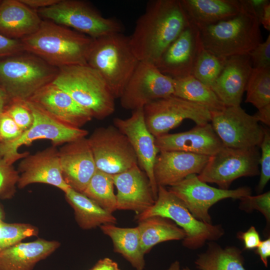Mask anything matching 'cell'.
Wrapping results in <instances>:
<instances>
[{
    "label": "cell",
    "instance_id": "cell-1",
    "mask_svg": "<svg viewBox=\"0 0 270 270\" xmlns=\"http://www.w3.org/2000/svg\"><path fill=\"white\" fill-rule=\"evenodd\" d=\"M190 24L180 0H150L129 36L130 46L140 62L154 64Z\"/></svg>",
    "mask_w": 270,
    "mask_h": 270
},
{
    "label": "cell",
    "instance_id": "cell-2",
    "mask_svg": "<svg viewBox=\"0 0 270 270\" xmlns=\"http://www.w3.org/2000/svg\"><path fill=\"white\" fill-rule=\"evenodd\" d=\"M94 38L48 20L34 33L20 40L24 51L58 68L86 64Z\"/></svg>",
    "mask_w": 270,
    "mask_h": 270
},
{
    "label": "cell",
    "instance_id": "cell-3",
    "mask_svg": "<svg viewBox=\"0 0 270 270\" xmlns=\"http://www.w3.org/2000/svg\"><path fill=\"white\" fill-rule=\"evenodd\" d=\"M244 6V9L234 16L198 28L204 48L227 58L248 54L262 42L258 18Z\"/></svg>",
    "mask_w": 270,
    "mask_h": 270
},
{
    "label": "cell",
    "instance_id": "cell-4",
    "mask_svg": "<svg viewBox=\"0 0 270 270\" xmlns=\"http://www.w3.org/2000/svg\"><path fill=\"white\" fill-rule=\"evenodd\" d=\"M68 93L92 118L104 119L115 110V98L106 82L88 64H76L58 68L52 82Z\"/></svg>",
    "mask_w": 270,
    "mask_h": 270
},
{
    "label": "cell",
    "instance_id": "cell-5",
    "mask_svg": "<svg viewBox=\"0 0 270 270\" xmlns=\"http://www.w3.org/2000/svg\"><path fill=\"white\" fill-rule=\"evenodd\" d=\"M140 61L129 36L115 33L94 40L87 64L103 78L115 98H120Z\"/></svg>",
    "mask_w": 270,
    "mask_h": 270
},
{
    "label": "cell",
    "instance_id": "cell-6",
    "mask_svg": "<svg viewBox=\"0 0 270 270\" xmlns=\"http://www.w3.org/2000/svg\"><path fill=\"white\" fill-rule=\"evenodd\" d=\"M0 60V86L10 100H26L52 82L58 68L28 52Z\"/></svg>",
    "mask_w": 270,
    "mask_h": 270
},
{
    "label": "cell",
    "instance_id": "cell-7",
    "mask_svg": "<svg viewBox=\"0 0 270 270\" xmlns=\"http://www.w3.org/2000/svg\"><path fill=\"white\" fill-rule=\"evenodd\" d=\"M153 216L168 218L182 228L186 234L183 245L191 250L201 248L208 240H217L224 234L221 225L207 224L196 218L178 197L162 186H158L154 204L136 214L135 220L138 222Z\"/></svg>",
    "mask_w": 270,
    "mask_h": 270
},
{
    "label": "cell",
    "instance_id": "cell-8",
    "mask_svg": "<svg viewBox=\"0 0 270 270\" xmlns=\"http://www.w3.org/2000/svg\"><path fill=\"white\" fill-rule=\"evenodd\" d=\"M42 18L64 26L94 39L122 32L118 20L106 18L87 2L79 0H60L47 8L37 10Z\"/></svg>",
    "mask_w": 270,
    "mask_h": 270
},
{
    "label": "cell",
    "instance_id": "cell-9",
    "mask_svg": "<svg viewBox=\"0 0 270 270\" xmlns=\"http://www.w3.org/2000/svg\"><path fill=\"white\" fill-rule=\"evenodd\" d=\"M25 102L32 113L34 122L32 126L14 140L0 144V156L8 164L12 165L30 154L28 152H19L18 148L23 145L29 146L34 140H48L56 146L88 134L86 130L60 122L30 100Z\"/></svg>",
    "mask_w": 270,
    "mask_h": 270
},
{
    "label": "cell",
    "instance_id": "cell-10",
    "mask_svg": "<svg viewBox=\"0 0 270 270\" xmlns=\"http://www.w3.org/2000/svg\"><path fill=\"white\" fill-rule=\"evenodd\" d=\"M260 154L258 147L238 149L223 146L210 156L198 177L204 182L216 184L220 188L228 190L240 178L260 174Z\"/></svg>",
    "mask_w": 270,
    "mask_h": 270
},
{
    "label": "cell",
    "instance_id": "cell-11",
    "mask_svg": "<svg viewBox=\"0 0 270 270\" xmlns=\"http://www.w3.org/2000/svg\"><path fill=\"white\" fill-rule=\"evenodd\" d=\"M146 126L154 138L168 134L184 120L196 125L210 122V112L206 108L171 95L155 100L143 108Z\"/></svg>",
    "mask_w": 270,
    "mask_h": 270
},
{
    "label": "cell",
    "instance_id": "cell-12",
    "mask_svg": "<svg viewBox=\"0 0 270 270\" xmlns=\"http://www.w3.org/2000/svg\"><path fill=\"white\" fill-rule=\"evenodd\" d=\"M88 140L97 170L114 175L138 165L128 140L114 125L96 128Z\"/></svg>",
    "mask_w": 270,
    "mask_h": 270
},
{
    "label": "cell",
    "instance_id": "cell-13",
    "mask_svg": "<svg viewBox=\"0 0 270 270\" xmlns=\"http://www.w3.org/2000/svg\"><path fill=\"white\" fill-rule=\"evenodd\" d=\"M210 114V124L224 146L246 149L260 144L264 128L240 106H226Z\"/></svg>",
    "mask_w": 270,
    "mask_h": 270
},
{
    "label": "cell",
    "instance_id": "cell-14",
    "mask_svg": "<svg viewBox=\"0 0 270 270\" xmlns=\"http://www.w3.org/2000/svg\"><path fill=\"white\" fill-rule=\"evenodd\" d=\"M174 92L172 78L161 72L154 64L140 62L120 98L123 108L133 111Z\"/></svg>",
    "mask_w": 270,
    "mask_h": 270
},
{
    "label": "cell",
    "instance_id": "cell-15",
    "mask_svg": "<svg viewBox=\"0 0 270 270\" xmlns=\"http://www.w3.org/2000/svg\"><path fill=\"white\" fill-rule=\"evenodd\" d=\"M168 190L178 197L198 220L212 224L209 210L220 200L228 198L241 199L251 195L248 186L223 190L211 186L199 180L198 175L188 176L180 182L169 186Z\"/></svg>",
    "mask_w": 270,
    "mask_h": 270
},
{
    "label": "cell",
    "instance_id": "cell-16",
    "mask_svg": "<svg viewBox=\"0 0 270 270\" xmlns=\"http://www.w3.org/2000/svg\"><path fill=\"white\" fill-rule=\"evenodd\" d=\"M114 126L128 140L137 158L138 166L148 177L156 199L158 186L154 176V166L160 151L155 138L148 130L143 108L134 110L127 118H114Z\"/></svg>",
    "mask_w": 270,
    "mask_h": 270
},
{
    "label": "cell",
    "instance_id": "cell-17",
    "mask_svg": "<svg viewBox=\"0 0 270 270\" xmlns=\"http://www.w3.org/2000/svg\"><path fill=\"white\" fill-rule=\"evenodd\" d=\"M202 48L198 28L190 22L154 65L161 72L172 78L192 75L195 62Z\"/></svg>",
    "mask_w": 270,
    "mask_h": 270
},
{
    "label": "cell",
    "instance_id": "cell-18",
    "mask_svg": "<svg viewBox=\"0 0 270 270\" xmlns=\"http://www.w3.org/2000/svg\"><path fill=\"white\" fill-rule=\"evenodd\" d=\"M58 153L64 181L70 188L82 193L97 170L88 138L66 142Z\"/></svg>",
    "mask_w": 270,
    "mask_h": 270
},
{
    "label": "cell",
    "instance_id": "cell-19",
    "mask_svg": "<svg viewBox=\"0 0 270 270\" xmlns=\"http://www.w3.org/2000/svg\"><path fill=\"white\" fill-rule=\"evenodd\" d=\"M18 172L20 188L34 183L50 184L64 192L70 188L63 178L58 150L54 146L24 158Z\"/></svg>",
    "mask_w": 270,
    "mask_h": 270
},
{
    "label": "cell",
    "instance_id": "cell-20",
    "mask_svg": "<svg viewBox=\"0 0 270 270\" xmlns=\"http://www.w3.org/2000/svg\"><path fill=\"white\" fill-rule=\"evenodd\" d=\"M117 190L116 209L132 210L139 214L152 206L156 198L146 173L135 166L112 175Z\"/></svg>",
    "mask_w": 270,
    "mask_h": 270
},
{
    "label": "cell",
    "instance_id": "cell-21",
    "mask_svg": "<svg viewBox=\"0 0 270 270\" xmlns=\"http://www.w3.org/2000/svg\"><path fill=\"white\" fill-rule=\"evenodd\" d=\"M28 100L58 120L72 127L81 128L92 118L88 111L52 82L41 88Z\"/></svg>",
    "mask_w": 270,
    "mask_h": 270
},
{
    "label": "cell",
    "instance_id": "cell-22",
    "mask_svg": "<svg viewBox=\"0 0 270 270\" xmlns=\"http://www.w3.org/2000/svg\"><path fill=\"white\" fill-rule=\"evenodd\" d=\"M155 144L160 152L180 151L209 156L223 146L210 123L196 125L186 132L156 137Z\"/></svg>",
    "mask_w": 270,
    "mask_h": 270
},
{
    "label": "cell",
    "instance_id": "cell-23",
    "mask_svg": "<svg viewBox=\"0 0 270 270\" xmlns=\"http://www.w3.org/2000/svg\"><path fill=\"white\" fill-rule=\"evenodd\" d=\"M210 156L180 151H162L154 166L157 186H170L192 174H198Z\"/></svg>",
    "mask_w": 270,
    "mask_h": 270
},
{
    "label": "cell",
    "instance_id": "cell-24",
    "mask_svg": "<svg viewBox=\"0 0 270 270\" xmlns=\"http://www.w3.org/2000/svg\"><path fill=\"white\" fill-rule=\"evenodd\" d=\"M252 70L248 54L227 58L224 66L211 87L226 106H240Z\"/></svg>",
    "mask_w": 270,
    "mask_h": 270
},
{
    "label": "cell",
    "instance_id": "cell-25",
    "mask_svg": "<svg viewBox=\"0 0 270 270\" xmlns=\"http://www.w3.org/2000/svg\"><path fill=\"white\" fill-rule=\"evenodd\" d=\"M42 22L37 10L20 0L0 3V34L6 37L21 40L36 32Z\"/></svg>",
    "mask_w": 270,
    "mask_h": 270
},
{
    "label": "cell",
    "instance_id": "cell-26",
    "mask_svg": "<svg viewBox=\"0 0 270 270\" xmlns=\"http://www.w3.org/2000/svg\"><path fill=\"white\" fill-rule=\"evenodd\" d=\"M60 246L58 241L40 238L18 243L0 252V270H32Z\"/></svg>",
    "mask_w": 270,
    "mask_h": 270
},
{
    "label": "cell",
    "instance_id": "cell-27",
    "mask_svg": "<svg viewBox=\"0 0 270 270\" xmlns=\"http://www.w3.org/2000/svg\"><path fill=\"white\" fill-rule=\"evenodd\" d=\"M190 23L198 28L228 20L244 9L242 0H180Z\"/></svg>",
    "mask_w": 270,
    "mask_h": 270
},
{
    "label": "cell",
    "instance_id": "cell-28",
    "mask_svg": "<svg viewBox=\"0 0 270 270\" xmlns=\"http://www.w3.org/2000/svg\"><path fill=\"white\" fill-rule=\"evenodd\" d=\"M100 228L112 240L115 252L120 254L136 270L144 269V254L142 249L137 226L120 228L115 224H106Z\"/></svg>",
    "mask_w": 270,
    "mask_h": 270
},
{
    "label": "cell",
    "instance_id": "cell-29",
    "mask_svg": "<svg viewBox=\"0 0 270 270\" xmlns=\"http://www.w3.org/2000/svg\"><path fill=\"white\" fill-rule=\"evenodd\" d=\"M64 194L66 201L74 210L76 220L82 229L116 224L117 220L112 214L102 208L82 193L70 188Z\"/></svg>",
    "mask_w": 270,
    "mask_h": 270
},
{
    "label": "cell",
    "instance_id": "cell-30",
    "mask_svg": "<svg viewBox=\"0 0 270 270\" xmlns=\"http://www.w3.org/2000/svg\"><path fill=\"white\" fill-rule=\"evenodd\" d=\"M138 222L141 247L144 254L160 243L183 240L186 236L182 228L166 218L153 216Z\"/></svg>",
    "mask_w": 270,
    "mask_h": 270
},
{
    "label": "cell",
    "instance_id": "cell-31",
    "mask_svg": "<svg viewBox=\"0 0 270 270\" xmlns=\"http://www.w3.org/2000/svg\"><path fill=\"white\" fill-rule=\"evenodd\" d=\"M173 95L203 106L210 112L220 110L226 106L212 88L192 75L173 78Z\"/></svg>",
    "mask_w": 270,
    "mask_h": 270
},
{
    "label": "cell",
    "instance_id": "cell-32",
    "mask_svg": "<svg viewBox=\"0 0 270 270\" xmlns=\"http://www.w3.org/2000/svg\"><path fill=\"white\" fill-rule=\"evenodd\" d=\"M200 270H246L242 252L235 246L222 248L209 243L206 251L198 256L194 262Z\"/></svg>",
    "mask_w": 270,
    "mask_h": 270
},
{
    "label": "cell",
    "instance_id": "cell-33",
    "mask_svg": "<svg viewBox=\"0 0 270 270\" xmlns=\"http://www.w3.org/2000/svg\"><path fill=\"white\" fill-rule=\"evenodd\" d=\"M114 186L112 175L97 170L82 194L112 214L117 210Z\"/></svg>",
    "mask_w": 270,
    "mask_h": 270
},
{
    "label": "cell",
    "instance_id": "cell-34",
    "mask_svg": "<svg viewBox=\"0 0 270 270\" xmlns=\"http://www.w3.org/2000/svg\"><path fill=\"white\" fill-rule=\"evenodd\" d=\"M245 91L246 102L258 109L270 104V68H252Z\"/></svg>",
    "mask_w": 270,
    "mask_h": 270
},
{
    "label": "cell",
    "instance_id": "cell-35",
    "mask_svg": "<svg viewBox=\"0 0 270 270\" xmlns=\"http://www.w3.org/2000/svg\"><path fill=\"white\" fill-rule=\"evenodd\" d=\"M226 58L202 48L195 62L192 75L210 88L220 74Z\"/></svg>",
    "mask_w": 270,
    "mask_h": 270
},
{
    "label": "cell",
    "instance_id": "cell-36",
    "mask_svg": "<svg viewBox=\"0 0 270 270\" xmlns=\"http://www.w3.org/2000/svg\"><path fill=\"white\" fill-rule=\"evenodd\" d=\"M38 234V228L31 224L4 222L0 228V252Z\"/></svg>",
    "mask_w": 270,
    "mask_h": 270
},
{
    "label": "cell",
    "instance_id": "cell-37",
    "mask_svg": "<svg viewBox=\"0 0 270 270\" xmlns=\"http://www.w3.org/2000/svg\"><path fill=\"white\" fill-rule=\"evenodd\" d=\"M19 172L0 156V198L10 199L14 194Z\"/></svg>",
    "mask_w": 270,
    "mask_h": 270
},
{
    "label": "cell",
    "instance_id": "cell-38",
    "mask_svg": "<svg viewBox=\"0 0 270 270\" xmlns=\"http://www.w3.org/2000/svg\"><path fill=\"white\" fill-rule=\"evenodd\" d=\"M259 146L261 149L259 161L260 178L256 190L260 194L270 179V132L268 128H264V136Z\"/></svg>",
    "mask_w": 270,
    "mask_h": 270
},
{
    "label": "cell",
    "instance_id": "cell-39",
    "mask_svg": "<svg viewBox=\"0 0 270 270\" xmlns=\"http://www.w3.org/2000/svg\"><path fill=\"white\" fill-rule=\"evenodd\" d=\"M6 111L18 126L24 132L32 124L34 118L25 100H12Z\"/></svg>",
    "mask_w": 270,
    "mask_h": 270
},
{
    "label": "cell",
    "instance_id": "cell-40",
    "mask_svg": "<svg viewBox=\"0 0 270 270\" xmlns=\"http://www.w3.org/2000/svg\"><path fill=\"white\" fill-rule=\"evenodd\" d=\"M239 208L246 212L257 210L264 216L267 224L270 222V192L268 191L258 196L251 195L241 199Z\"/></svg>",
    "mask_w": 270,
    "mask_h": 270
},
{
    "label": "cell",
    "instance_id": "cell-41",
    "mask_svg": "<svg viewBox=\"0 0 270 270\" xmlns=\"http://www.w3.org/2000/svg\"><path fill=\"white\" fill-rule=\"evenodd\" d=\"M22 132L23 131L6 111L0 113V144L14 141Z\"/></svg>",
    "mask_w": 270,
    "mask_h": 270
},
{
    "label": "cell",
    "instance_id": "cell-42",
    "mask_svg": "<svg viewBox=\"0 0 270 270\" xmlns=\"http://www.w3.org/2000/svg\"><path fill=\"white\" fill-rule=\"evenodd\" d=\"M252 68H270V35L259 44L249 54Z\"/></svg>",
    "mask_w": 270,
    "mask_h": 270
},
{
    "label": "cell",
    "instance_id": "cell-43",
    "mask_svg": "<svg viewBox=\"0 0 270 270\" xmlns=\"http://www.w3.org/2000/svg\"><path fill=\"white\" fill-rule=\"evenodd\" d=\"M24 51L20 40L8 38L0 34V58L13 56Z\"/></svg>",
    "mask_w": 270,
    "mask_h": 270
},
{
    "label": "cell",
    "instance_id": "cell-44",
    "mask_svg": "<svg viewBox=\"0 0 270 270\" xmlns=\"http://www.w3.org/2000/svg\"><path fill=\"white\" fill-rule=\"evenodd\" d=\"M237 237L243 242L245 250L256 248L261 241L259 234L254 226L246 232H238Z\"/></svg>",
    "mask_w": 270,
    "mask_h": 270
},
{
    "label": "cell",
    "instance_id": "cell-45",
    "mask_svg": "<svg viewBox=\"0 0 270 270\" xmlns=\"http://www.w3.org/2000/svg\"><path fill=\"white\" fill-rule=\"evenodd\" d=\"M256 253L258 254L266 267L268 266V258L270 256V238L261 240L256 248Z\"/></svg>",
    "mask_w": 270,
    "mask_h": 270
},
{
    "label": "cell",
    "instance_id": "cell-46",
    "mask_svg": "<svg viewBox=\"0 0 270 270\" xmlns=\"http://www.w3.org/2000/svg\"><path fill=\"white\" fill-rule=\"evenodd\" d=\"M89 270H120L118 264L112 260L105 258L100 259Z\"/></svg>",
    "mask_w": 270,
    "mask_h": 270
},
{
    "label": "cell",
    "instance_id": "cell-47",
    "mask_svg": "<svg viewBox=\"0 0 270 270\" xmlns=\"http://www.w3.org/2000/svg\"><path fill=\"white\" fill-rule=\"evenodd\" d=\"M30 8L36 10L51 6L60 0H20Z\"/></svg>",
    "mask_w": 270,
    "mask_h": 270
},
{
    "label": "cell",
    "instance_id": "cell-48",
    "mask_svg": "<svg viewBox=\"0 0 270 270\" xmlns=\"http://www.w3.org/2000/svg\"><path fill=\"white\" fill-rule=\"evenodd\" d=\"M253 116L259 122H260L268 126H270V104H268L259 109Z\"/></svg>",
    "mask_w": 270,
    "mask_h": 270
},
{
    "label": "cell",
    "instance_id": "cell-49",
    "mask_svg": "<svg viewBox=\"0 0 270 270\" xmlns=\"http://www.w3.org/2000/svg\"><path fill=\"white\" fill-rule=\"evenodd\" d=\"M258 20L260 24H262L267 30H270V2L264 6Z\"/></svg>",
    "mask_w": 270,
    "mask_h": 270
},
{
    "label": "cell",
    "instance_id": "cell-50",
    "mask_svg": "<svg viewBox=\"0 0 270 270\" xmlns=\"http://www.w3.org/2000/svg\"><path fill=\"white\" fill-rule=\"evenodd\" d=\"M246 4L259 18L264 6L270 1L269 0H246Z\"/></svg>",
    "mask_w": 270,
    "mask_h": 270
},
{
    "label": "cell",
    "instance_id": "cell-51",
    "mask_svg": "<svg viewBox=\"0 0 270 270\" xmlns=\"http://www.w3.org/2000/svg\"><path fill=\"white\" fill-rule=\"evenodd\" d=\"M10 100L8 94L0 86V113L4 111L6 104Z\"/></svg>",
    "mask_w": 270,
    "mask_h": 270
},
{
    "label": "cell",
    "instance_id": "cell-52",
    "mask_svg": "<svg viewBox=\"0 0 270 270\" xmlns=\"http://www.w3.org/2000/svg\"><path fill=\"white\" fill-rule=\"evenodd\" d=\"M167 270H181L180 263L176 260L172 262Z\"/></svg>",
    "mask_w": 270,
    "mask_h": 270
},
{
    "label": "cell",
    "instance_id": "cell-53",
    "mask_svg": "<svg viewBox=\"0 0 270 270\" xmlns=\"http://www.w3.org/2000/svg\"><path fill=\"white\" fill-rule=\"evenodd\" d=\"M4 212L3 208L0 205V228L2 224L4 222Z\"/></svg>",
    "mask_w": 270,
    "mask_h": 270
},
{
    "label": "cell",
    "instance_id": "cell-54",
    "mask_svg": "<svg viewBox=\"0 0 270 270\" xmlns=\"http://www.w3.org/2000/svg\"><path fill=\"white\" fill-rule=\"evenodd\" d=\"M182 270H190V269L189 268H188V267H186V268H184L182 269Z\"/></svg>",
    "mask_w": 270,
    "mask_h": 270
},
{
    "label": "cell",
    "instance_id": "cell-55",
    "mask_svg": "<svg viewBox=\"0 0 270 270\" xmlns=\"http://www.w3.org/2000/svg\"><path fill=\"white\" fill-rule=\"evenodd\" d=\"M1 1H0V3Z\"/></svg>",
    "mask_w": 270,
    "mask_h": 270
}]
</instances>
